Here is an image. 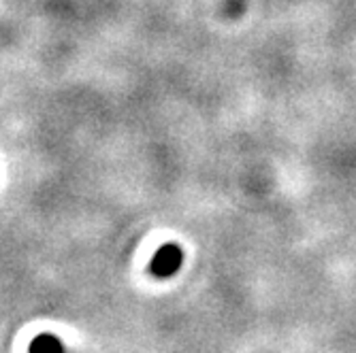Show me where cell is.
<instances>
[{
	"label": "cell",
	"instance_id": "6da1fadb",
	"mask_svg": "<svg viewBox=\"0 0 356 353\" xmlns=\"http://www.w3.org/2000/svg\"><path fill=\"white\" fill-rule=\"evenodd\" d=\"M181 262H184V251L175 243H169V245L160 247L156 251L154 260L149 264V270L158 279H167V277H171V275H175L179 270Z\"/></svg>",
	"mask_w": 356,
	"mask_h": 353
},
{
	"label": "cell",
	"instance_id": "7a4b0ae2",
	"mask_svg": "<svg viewBox=\"0 0 356 353\" xmlns=\"http://www.w3.org/2000/svg\"><path fill=\"white\" fill-rule=\"evenodd\" d=\"M30 353H64V347L54 334H39L30 343Z\"/></svg>",
	"mask_w": 356,
	"mask_h": 353
}]
</instances>
